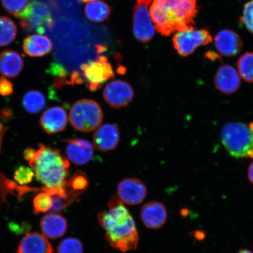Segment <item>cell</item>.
<instances>
[{"label": "cell", "mask_w": 253, "mask_h": 253, "mask_svg": "<svg viewBox=\"0 0 253 253\" xmlns=\"http://www.w3.org/2000/svg\"><path fill=\"white\" fill-rule=\"evenodd\" d=\"M37 180L45 186L42 191L52 196L57 194L67 197L65 186L70 178L69 161L59 150L43 144L39 149L28 148L24 153Z\"/></svg>", "instance_id": "cell-1"}, {"label": "cell", "mask_w": 253, "mask_h": 253, "mask_svg": "<svg viewBox=\"0 0 253 253\" xmlns=\"http://www.w3.org/2000/svg\"><path fill=\"white\" fill-rule=\"evenodd\" d=\"M108 211L98 214V221L105 231L106 238L114 249L122 252L137 249L139 237L134 220L120 199L114 197Z\"/></svg>", "instance_id": "cell-2"}, {"label": "cell", "mask_w": 253, "mask_h": 253, "mask_svg": "<svg viewBox=\"0 0 253 253\" xmlns=\"http://www.w3.org/2000/svg\"><path fill=\"white\" fill-rule=\"evenodd\" d=\"M150 12L158 33L168 37L194 28L197 0H153Z\"/></svg>", "instance_id": "cell-3"}, {"label": "cell", "mask_w": 253, "mask_h": 253, "mask_svg": "<svg viewBox=\"0 0 253 253\" xmlns=\"http://www.w3.org/2000/svg\"><path fill=\"white\" fill-rule=\"evenodd\" d=\"M221 140L230 156L253 158V132L244 123H227L221 129Z\"/></svg>", "instance_id": "cell-4"}, {"label": "cell", "mask_w": 253, "mask_h": 253, "mask_svg": "<svg viewBox=\"0 0 253 253\" xmlns=\"http://www.w3.org/2000/svg\"><path fill=\"white\" fill-rule=\"evenodd\" d=\"M103 120L102 107L96 101L82 99L73 104L69 121L77 130L88 132L96 129Z\"/></svg>", "instance_id": "cell-5"}, {"label": "cell", "mask_w": 253, "mask_h": 253, "mask_svg": "<svg viewBox=\"0 0 253 253\" xmlns=\"http://www.w3.org/2000/svg\"><path fill=\"white\" fill-rule=\"evenodd\" d=\"M17 18L20 20L22 29L27 32H37L40 34L52 28L54 24L49 5L37 0L28 4Z\"/></svg>", "instance_id": "cell-6"}, {"label": "cell", "mask_w": 253, "mask_h": 253, "mask_svg": "<svg viewBox=\"0 0 253 253\" xmlns=\"http://www.w3.org/2000/svg\"><path fill=\"white\" fill-rule=\"evenodd\" d=\"M212 41L210 31L195 28L177 32L172 39L174 48L180 56L183 57L192 55L199 47L207 45Z\"/></svg>", "instance_id": "cell-7"}, {"label": "cell", "mask_w": 253, "mask_h": 253, "mask_svg": "<svg viewBox=\"0 0 253 253\" xmlns=\"http://www.w3.org/2000/svg\"><path fill=\"white\" fill-rule=\"evenodd\" d=\"M87 87L94 91L102 87L105 82L115 77L112 65L106 56L98 57L94 61H90L81 66Z\"/></svg>", "instance_id": "cell-8"}, {"label": "cell", "mask_w": 253, "mask_h": 253, "mask_svg": "<svg viewBox=\"0 0 253 253\" xmlns=\"http://www.w3.org/2000/svg\"><path fill=\"white\" fill-rule=\"evenodd\" d=\"M151 2L152 0H137L133 8L132 31L135 39L142 43L150 42L156 30L150 12Z\"/></svg>", "instance_id": "cell-9"}, {"label": "cell", "mask_w": 253, "mask_h": 253, "mask_svg": "<svg viewBox=\"0 0 253 253\" xmlns=\"http://www.w3.org/2000/svg\"><path fill=\"white\" fill-rule=\"evenodd\" d=\"M133 88L125 81L111 82L104 88L103 97L113 108L120 109L128 106L134 97Z\"/></svg>", "instance_id": "cell-10"}, {"label": "cell", "mask_w": 253, "mask_h": 253, "mask_svg": "<svg viewBox=\"0 0 253 253\" xmlns=\"http://www.w3.org/2000/svg\"><path fill=\"white\" fill-rule=\"evenodd\" d=\"M119 198L128 205H137L143 201L147 195V189L143 182L137 178H126L118 186Z\"/></svg>", "instance_id": "cell-11"}, {"label": "cell", "mask_w": 253, "mask_h": 253, "mask_svg": "<svg viewBox=\"0 0 253 253\" xmlns=\"http://www.w3.org/2000/svg\"><path fill=\"white\" fill-rule=\"evenodd\" d=\"M216 89L224 94H232L239 89L241 80L239 72L232 66L223 65L218 68L214 77Z\"/></svg>", "instance_id": "cell-12"}, {"label": "cell", "mask_w": 253, "mask_h": 253, "mask_svg": "<svg viewBox=\"0 0 253 253\" xmlns=\"http://www.w3.org/2000/svg\"><path fill=\"white\" fill-rule=\"evenodd\" d=\"M167 217V209L160 202H148L142 206L141 209L142 221L148 229H161L166 223Z\"/></svg>", "instance_id": "cell-13"}, {"label": "cell", "mask_w": 253, "mask_h": 253, "mask_svg": "<svg viewBox=\"0 0 253 253\" xmlns=\"http://www.w3.org/2000/svg\"><path fill=\"white\" fill-rule=\"evenodd\" d=\"M66 153L69 160L77 165H84L92 159L93 148L90 142L84 139L65 140Z\"/></svg>", "instance_id": "cell-14"}, {"label": "cell", "mask_w": 253, "mask_h": 253, "mask_svg": "<svg viewBox=\"0 0 253 253\" xmlns=\"http://www.w3.org/2000/svg\"><path fill=\"white\" fill-rule=\"evenodd\" d=\"M214 45L221 55L232 58L239 54L243 47L241 38L236 32L223 30L214 38Z\"/></svg>", "instance_id": "cell-15"}, {"label": "cell", "mask_w": 253, "mask_h": 253, "mask_svg": "<svg viewBox=\"0 0 253 253\" xmlns=\"http://www.w3.org/2000/svg\"><path fill=\"white\" fill-rule=\"evenodd\" d=\"M119 140V128L118 126L113 124H106L100 126L95 132L93 138L94 148L101 152L115 149Z\"/></svg>", "instance_id": "cell-16"}, {"label": "cell", "mask_w": 253, "mask_h": 253, "mask_svg": "<svg viewBox=\"0 0 253 253\" xmlns=\"http://www.w3.org/2000/svg\"><path fill=\"white\" fill-rule=\"evenodd\" d=\"M40 123L47 134L58 133L64 130L67 126V113L61 107H50L42 114Z\"/></svg>", "instance_id": "cell-17"}, {"label": "cell", "mask_w": 253, "mask_h": 253, "mask_svg": "<svg viewBox=\"0 0 253 253\" xmlns=\"http://www.w3.org/2000/svg\"><path fill=\"white\" fill-rule=\"evenodd\" d=\"M17 253H53V250L47 237L34 232L24 236L18 245Z\"/></svg>", "instance_id": "cell-18"}, {"label": "cell", "mask_w": 253, "mask_h": 253, "mask_svg": "<svg viewBox=\"0 0 253 253\" xmlns=\"http://www.w3.org/2000/svg\"><path fill=\"white\" fill-rule=\"evenodd\" d=\"M41 228L47 238L56 239L65 235L68 229L67 220L61 215L50 213L41 220Z\"/></svg>", "instance_id": "cell-19"}, {"label": "cell", "mask_w": 253, "mask_h": 253, "mask_svg": "<svg viewBox=\"0 0 253 253\" xmlns=\"http://www.w3.org/2000/svg\"><path fill=\"white\" fill-rule=\"evenodd\" d=\"M52 43L48 37L43 34H33L25 38L23 48L26 54L31 57H42L51 51Z\"/></svg>", "instance_id": "cell-20"}, {"label": "cell", "mask_w": 253, "mask_h": 253, "mask_svg": "<svg viewBox=\"0 0 253 253\" xmlns=\"http://www.w3.org/2000/svg\"><path fill=\"white\" fill-rule=\"evenodd\" d=\"M23 68V58L18 52L6 50L0 53V74L4 77H17Z\"/></svg>", "instance_id": "cell-21"}, {"label": "cell", "mask_w": 253, "mask_h": 253, "mask_svg": "<svg viewBox=\"0 0 253 253\" xmlns=\"http://www.w3.org/2000/svg\"><path fill=\"white\" fill-rule=\"evenodd\" d=\"M112 7L103 0L88 2L84 7V14L91 21L102 23L108 21Z\"/></svg>", "instance_id": "cell-22"}, {"label": "cell", "mask_w": 253, "mask_h": 253, "mask_svg": "<svg viewBox=\"0 0 253 253\" xmlns=\"http://www.w3.org/2000/svg\"><path fill=\"white\" fill-rule=\"evenodd\" d=\"M17 27L14 22L6 16H0V47L8 46L15 40Z\"/></svg>", "instance_id": "cell-23"}, {"label": "cell", "mask_w": 253, "mask_h": 253, "mask_svg": "<svg viewBox=\"0 0 253 253\" xmlns=\"http://www.w3.org/2000/svg\"><path fill=\"white\" fill-rule=\"evenodd\" d=\"M23 103L25 109L28 113L36 114L45 107V97L40 91L30 90L24 94Z\"/></svg>", "instance_id": "cell-24"}, {"label": "cell", "mask_w": 253, "mask_h": 253, "mask_svg": "<svg viewBox=\"0 0 253 253\" xmlns=\"http://www.w3.org/2000/svg\"><path fill=\"white\" fill-rule=\"evenodd\" d=\"M238 72L243 80L253 83V52H246L237 63Z\"/></svg>", "instance_id": "cell-25"}, {"label": "cell", "mask_w": 253, "mask_h": 253, "mask_svg": "<svg viewBox=\"0 0 253 253\" xmlns=\"http://www.w3.org/2000/svg\"><path fill=\"white\" fill-rule=\"evenodd\" d=\"M88 186V180L86 174L81 170H78L69 178L65 186V190L68 192L75 193L81 195Z\"/></svg>", "instance_id": "cell-26"}, {"label": "cell", "mask_w": 253, "mask_h": 253, "mask_svg": "<svg viewBox=\"0 0 253 253\" xmlns=\"http://www.w3.org/2000/svg\"><path fill=\"white\" fill-rule=\"evenodd\" d=\"M33 205L35 213L46 212L51 210L53 205L52 198L48 193L41 192L35 197Z\"/></svg>", "instance_id": "cell-27"}, {"label": "cell", "mask_w": 253, "mask_h": 253, "mask_svg": "<svg viewBox=\"0 0 253 253\" xmlns=\"http://www.w3.org/2000/svg\"><path fill=\"white\" fill-rule=\"evenodd\" d=\"M58 253H83L84 248L82 242L74 237H68L60 243Z\"/></svg>", "instance_id": "cell-28"}, {"label": "cell", "mask_w": 253, "mask_h": 253, "mask_svg": "<svg viewBox=\"0 0 253 253\" xmlns=\"http://www.w3.org/2000/svg\"><path fill=\"white\" fill-rule=\"evenodd\" d=\"M29 0H1V4L5 10L15 17L27 7Z\"/></svg>", "instance_id": "cell-29"}, {"label": "cell", "mask_w": 253, "mask_h": 253, "mask_svg": "<svg viewBox=\"0 0 253 253\" xmlns=\"http://www.w3.org/2000/svg\"><path fill=\"white\" fill-rule=\"evenodd\" d=\"M240 22L253 35V0L246 3L243 9Z\"/></svg>", "instance_id": "cell-30"}, {"label": "cell", "mask_w": 253, "mask_h": 253, "mask_svg": "<svg viewBox=\"0 0 253 253\" xmlns=\"http://www.w3.org/2000/svg\"><path fill=\"white\" fill-rule=\"evenodd\" d=\"M34 176V172L33 169L21 166L15 170L14 179L20 185H25L32 181Z\"/></svg>", "instance_id": "cell-31"}, {"label": "cell", "mask_w": 253, "mask_h": 253, "mask_svg": "<svg viewBox=\"0 0 253 253\" xmlns=\"http://www.w3.org/2000/svg\"><path fill=\"white\" fill-rule=\"evenodd\" d=\"M13 91V86L11 82L5 78H0V95L8 96Z\"/></svg>", "instance_id": "cell-32"}, {"label": "cell", "mask_w": 253, "mask_h": 253, "mask_svg": "<svg viewBox=\"0 0 253 253\" xmlns=\"http://www.w3.org/2000/svg\"><path fill=\"white\" fill-rule=\"evenodd\" d=\"M248 178L250 182L253 185V161L249 167Z\"/></svg>", "instance_id": "cell-33"}, {"label": "cell", "mask_w": 253, "mask_h": 253, "mask_svg": "<svg viewBox=\"0 0 253 253\" xmlns=\"http://www.w3.org/2000/svg\"><path fill=\"white\" fill-rule=\"evenodd\" d=\"M5 129V126H3L2 123H0V150H1L2 138L4 135Z\"/></svg>", "instance_id": "cell-34"}, {"label": "cell", "mask_w": 253, "mask_h": 253, "mask_svg": "<svg viewBox=\"0 0 253 253\" xmlns=\"http://www.w3.org/2000/svg\"><path fill=\"white\" fill-rule=\"evenodd\" d=\"M207 56L211 60L213 58L214 59H216V60L217 58H219V56H218L216 53H215L213 52L207 53Z\"/></svg>", "instance_id": "cell-35"}, {"label": "cell", "mask_w": 253, "mask_h": 253, "mask_svg": "<svg viewBox=\"0 0 253 253\" xmlns=\"http://www.w3.org/2000/svg\"><path fill=\"white\" fill-rule=\"evenodd\" d=\"M237 253H253L252 252L248 251V250H241Z\"/></svg>", "instance_id": "cell-36"}, {"label": "cell", "mask_w": 253, "mask_h": 253, "mask_svg": "<svg viewBox=\"0 0 253 253\" xmlns=\"http://www.w3.org/2000/svg\"><path fill=\"white\" fill-rule=\"evenodd\" d=\"M249 128H251V131L253 132V123H251V124L249 125Z\"/></svg>", "instance_id": "cell-37"}, {"label": "cell", "mask_w": 253, "mask_h": 253, "mask_svg": "<svg viewBox=\"0 0 253 253\" xmlns=\"http://www.w3.org/2000/svg\"><path fill=\"white\" fill-rule=\"evenodd\" d=\"M81 1L84 2H87L94 1V0H81Z\"/></svg>", "instance_id": "cell-38"}]
</instances>
